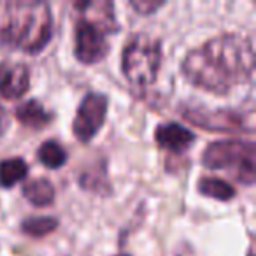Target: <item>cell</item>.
Segmentation results:
<instances>
[{"instance_id":"obj_12","label":"cell","mask_w":256,"mask_h":256,"mask_svg":"<svg viewBox=\"0 0 256 256\" xmlns=\"http://www.w3.org/2000/svg\"><path fill=\"white\" fill-rule=\"evenodd\" d=\"M28 174V165L22 158H9L0 162V186L2 188H12L14 184L22 182Z\"/></svg>"},{"instance_id":"obj_11","label":"cell","mask_w":256,"mask_h":256,"mask_svg":"<svg viewBox=\"0 0 256 256\" xmlns=\"http://www.w3.org/2000/svg\"><path fill=\"white\" fill-rule=\"evenodd\" d=\"M23 195H25L26 200L32 202L34 206L46 207V206H50V204H53L54 188H53V184L44 178L32 179V181L23 186Z\"/></svg>"},{"instance_id":"obj_13","label":"cell","mask_w":256,"mask_h":256,"mask_svg":"<svg viewBox=\"0 0 256 256\" xmlns=\"http://www.w3.org/2000/svg\"><path fill=\"white\" fill-rule=\"evenodd\" d=\"M198 192L202 195L218 200H232L235 196L234 186L218 178H202L198 181Z\"/></svg>"},{"instance_id":"obj_15","label":"cell","mask_w":256,"mask_h":256,"mask_svg":"<svg viewBox=\"0 0 256 256\" xmlns=\"http://www.w3.org/2000/svg\"><path fill=\"white\" fill-rule=\"evenodd\" d=\"M58 226V220L51 216H39V218H28L23 221L22 228L25 234L32 237H44V235L54 232Z\"/></svg>"},{"instance_id":"obj_2","label":"cell","mask_w":256,"mask_h":256,"mask_svg":"<svg viewBox=\"0 0 256 256\" xmlns=\"http://www.w3.org/2000/svg\"><path fill=\"white\" fill-rule=\"evenodd\" d=\"M53 18L50 6L36 0H0V48L39 53L50 42Z\"/></svg>"},{"instance_id":"obj_10","label":"cell","mask_w":256,"mask_h":256,"mask_svg":"<svg viewBox=\"0 0 256 256\" xmlns=\"http://www.w3.org/2000/svg\"><path fill=\"white\" fill-rule=\"evenodd\" d=\"M14 114L20 123L28 128H34V130H40V128H44L53 120L51 114L44 109V106L39 100H28V102L22 104V106L14 110Z\"/></svg>"},{"instance_id":"obj_4","label":"cell","mask_w":256,"mask_h":256,"mask_svg":"<svg viewBox=\"0 0 256 256\" xmlns=\"http://www.w3.org/2000/svg\"><path fill=\"white\" fill-rule=\"evenodd\" d=\"M162 64V44L148 34H136L123 50L124 78L134 88H148L154 82Z\"/></svg>"},{"instance_id":"obj_5","label":"cell","mask_w":256,"mask_h":256,"mask_svg":"<svg viewBox=\"0 0 256 256\" xmlns=\"http://www.w3.org/2000/svg\"><path fill=\"white\" fill-rule=\"evenodd\" d=\"M204 165L212 170H230L237 181H254V142L251 140H220L204 151Z\"/></svg>"},{"instance_id":"obj_14","label":"cell","mask_w":256,"mask_h":256,"mask_svg":"<svg viewBox=\"0 0 256 256\" xmlns=\"http://www.w3.org/2000/svg\"><path fill=\"white\" fill-rule=\"evenodd\" d=\"M39 162L48 168H60L67 164V151L56 142V140H48L37 151Z\"/></svg>"},{"instance_id":"obj_8","label":"cell","mask_w":256,"mask_h":256,"mask_svg":"<svg viewBox=\"0 0 256 256\" xmlns=\"http://www.w3.org/2000/svg\"><path fill=\"white\" fill-rule=\"evenodd\" d=\"M182 114L192 123L200 124L204 128H209V130H246L244 118L238 116L237 112H232V110H228V112L226 110H218V112L210 114L206 112V110L186 109Z\"/></svg>"},{"instance_id":"obj_16","label":"cell","mask_w":256,"mask_h":256,"mask_svg":"<svg viewBox=\"0 0 256 256\" xmlns=\"http://www.w3.org/2000/svg\"><path fill=\"white\" fill-rule=\"evenodd\" d=\"M162 6H164V2H153V0H134L132 2V8L139 11L140 14H151Z\"/></svg>"},{"instance_id":"obj_7","label":"cell","mask_w":256,"mask_h":256,"mask_svg":"<svg viewBox=\"0 0 256 256\" xmlns=\"http://www.w3.org/2000/svg\"><path fill=\"white\" fill-rule=\"evenodd\" d=\"M30 88V72L20 62H0V95L6 100L22 98Z\"/></svg>"},{"instance_id":"obj_6","label":"cell","mask_w":256,"mask_h":256,"mask_svg":"<svg viewBox=\"0 0 256 256\" xmlns=\"http://www.w3.org/2000/svg\"><path fill=\"white\" fill-rule=\"evenodd\" d=\"M107 112V96L102 93H88L76 114L72 132L81 142H90L102 126Z\"/></svg>"},{"instance_id":"obj_1","label":"cell","mask_w":256,"mask_h":256,"mask_svg":"<svg viewBox=\"0 0 256 256\" xmlns=\"http://www.w3.org/2000/svg\"><path fill=\"white\" fill-rule=\"evenodd\" d=\"M254 51L251 39L224 34L190 51L182 60V74L192 84L210 93L224 95L251 79Z\"/></svg>"},{"instance_id":"obj_3","label":"cell","mask_w":256,"mask_h":256,"mask_svg":"<svg viewBox=\"0 0 256 256\" xmlns=\"http://www.w3.org/2000/svg\"><path fill=\"white\" fill-rule=\"evenodd\" d=\"M74 9L81 11L76 23V56L82 64H96L109 51L106 36L118 32L112 2H76Z\"/></svg>"},{"instance_id":"obj_17","label":"cell","mask_w":256,"mask_h":256,"mask_svg":"<svg viewBox=\"0 0 256 256\" xmlns=\"http://www.w3.org/2000/svg\"><path fill=\"white\" fill-rule=\"evenodd\" d=\"M4 130H6V126H4V118H2V110H0V136L4 134Z\"/></svg>"},{"instance_id":"obj_9","label":"cell","mask_w":256,"mask_h":256,"mask_svg":"<svg viewBox=\"0 0 256 256\" xmlns=\"http://www.w3.org/2000/svg\"><path fill=\"white\" fill-rule=\"evenodd\" d=\"M156 144L172 153L184 151L195 142V134L179 123H164L154 132Z\"/></svg>"}]
</instances>
